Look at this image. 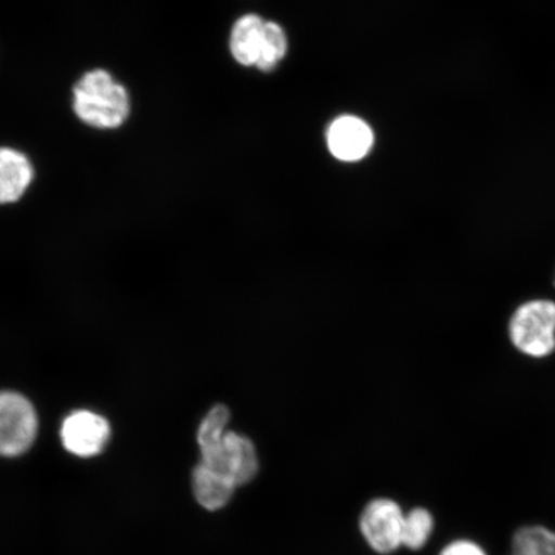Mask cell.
Here are the masks:
<instances>
[{"mask_svg": "<svg viewBox=\"0 0 555 555\" xmlns=\"http://www.w3.org/2000/svg\"><path fill=\"white\" fill-rule=\"evenodd\" d=\"M73 95L75 115L89 127L114 130L122 127L130 115L127 88L106 69L95 68L82 75Z\"/></svg>", "mask_w": 555, "mask_h": 555, "instance_id": "6da1fadb", "label": "cell"}, {"mask_svg": "<svg viewBox=\"0 0 555 555\" xmlns=\"http://www.w3.org/2000/svg\"><path fill=\"white\" fill-rule=\"evenodd\" d=\"M511 338L527 356L543 358L555 349V304L531 301L520 307L511 322Z\"/></svg>", "mask_w": 555, "mask_h": 555, "instance_id": "7a4b0ae2", "label": "cell"}, {"mask_svg": "<svg viewBox=\"0 0 555 555\" xmlns=\"http://www.w3.org/2000/svg\"><path fill=\"white\" fill-rule=\"evenodd\" d=\"M38 415L29 400L13 391H0V455L16 456L33 446Z\"/></svg>", "mask_w": 555, "mask_h": 555, "instance_id": "3957f363", "label": "cell"}, {"mask_svg": "<svg viewBox=\"0 0 555 555\" xmlns=\"http://www.w3.org/2000/svg\"><path fill=\"white\" fill-rule=\"evenodd\" d=\"M201 463L231 478L237 488L258 475L259 460L254 443L240 434L227 431L217 446L201 450Z\"/></svg>", "mask_w": 555, "mask_h": 555, "instance_id": "277c9868", "label": "cell"}, {"mask_svg": "<svg viewBox=\"0 0 555 555\" xmlns=\"http://www.w3.org/2000/svg\"><path fill=\"white\" fill-rule=\"evenodd\" d=\"M405 513L391 499H376L367 504L360 517V530L367 545L378 554H391L402 546V525Z\"/></svg>", "mask_w": 555, "mask_h": 555, "instance_id": "5b68a950", "label": "cell"}, {"mask_svg": "<svg viewBox=\"0 0 555 555\" xmlns=\"http://www.w3.org/2000/svg\"><path fill=\"white\" fill-rule=\"evenodd\" d=\"M111 428L102 415L89 411L69 414L61 428L62 443L69 453L89 457L100 454L109 440Z\"/></svg>", "mask_w": 555, "mask_h": 555, "instance_id": "8992f818", "label": "cell"}, {"mask_svg": "<svg viewBox=\"0 0 555 555\" xmlns=\"http://www.w3.org/2000/svg\"><path fill=\"white\" fill-rule=\"evenodd\" d=\"M373 143L372 128L358 116H339L328 129L327 144L331 154L345 163L364 158L370 154Z\"/></svg>", "mask_w": 555, "mask_h": 555, "instance_id": "52a82bcc", "label": "cell"}, {"mask_svg": "<svg viewBox=\"0 0 555 555\" xmlns=\"http://www.w3.org/2000/svg\"><path fill=\"white\" fill-rule=\"evenodd\" d=\"M34 179L33 164L23 152L0 149V205L17 203Z\"/></svg>", "mask_w": 555, "mask_h": 555, "instance_id": "ba28073f", "label": "cell"}, {"mask_svg": "<svg viewBox=\"0 0 555 555\" xmlns=\"http://www.w3.org/2000/svg\"><path fill=\"white\" fill-rule=\"evenodd\" d=\"M193 494L207 511H219L231 502L237 486L220 472L199 463L192 476Z\"/></svg>", "mask_w": 555, "mask_h": 555, "instance_id": "9c48e42d", "label": "cell"}, {"mask_svg": "<svg viewBox=\"0 0 555 555\" xmlns=\"http://www.w3.org/2000/svg\"><path fill=\"white\" fill-rule=\"evenodd\" d=\"M263 26H266V20L255 15V13H248V15L235 21L229 47H231L233 59L240 65L256 66L259 59Z\"/></svg>", "mask_w": 555, "mask_h": 555, "instance_id": "30bf717a", "label": "cell"}, {"mask_svg": "<svg viewBox=\"0 0 555 555\" xmlns=\"http://www.w3.org/2000/svg\"><path fill=\"white\" fill-rule=\"evenodd\" d=\"M512 555H555V531L539 525L520 527L513 535Z\"/></svg>", "mask_w": 555, "mask_h": 555, "instance_id": "8fae6325", "label": "cell"}, {"mask_svg": "<svg viewBox=\"0 0 555 555\" xmlns=\"http://www.w3.org/2000/svg\"><path fill=\"white\" fill-rule=\"evenodd\" d=\"M288 41L286 33L280 24L266 21L263 26L260 52L256 66L263 73L273 72L287 53Z\"/></svg>", "mask_w": 555, "mask_h": 555, "instance_id": "7c38bea8", "label": "cell"}, {"mask_svg": "<svg viewBox=\"0 0 555 555\" xmlns=\"http://www.w3.org/2000/svg\"><path fill=\"white\" fill-rule=\"evenodd\" d=\"M435 530L433 513L426 508H414L404 516L402 525V546L421 551L431 539Z\"/></svg>", "mask_w": 555, "mask_h": 555, "instance_id": "4fadbf2b", "label": "cell"}, {"mask_svg": "<svg viewBox=\"0 0 555 555\" xmlns=\"http://www.w3.org/2000/svg\"><path fill=\"white\" fill-rule=\"evenodd\" d=\"M231 412L223 404L215 405L198 427L197 441L201 450L217 446L227 433Z\"/></svg>", "mask_w": 555, "mask_h": 555, "instance_id": "5bb4252c", "label": "cell"}, {"mask_svg": "<svg viewBox=\"0 0 555 555\" xmlns=\"http://www.w3.org/2000/svg\"><path fill=\"white\" fill-rule=\"evenodd\" d=\"M439 555H489L483 547L469 539H457L450 541L442 547Z\"/></svg>", "mask_w": 555, "mask_h": 555, "instance_id": "9a60e30c", "label": "cell"}]
</instances>
